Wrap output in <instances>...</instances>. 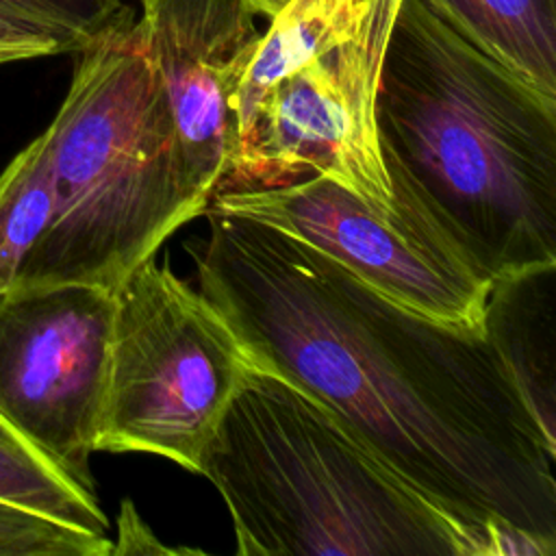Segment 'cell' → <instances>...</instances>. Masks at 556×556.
<instances>
[{"label":"cell","instance_id":"cell-15","mask_svg":"<svg viewBox=\"0 0 556 556\" xmlns=\"http://www.w3.org/2000/svg\"><path fill=\"white\" fill-rule=\"evenodd\" d=\"M113 541L0 500V556H111Z\"/></svg>","mask_w":556,"mask_h":556},{"label":"cell","instance_id":"cell-14","mask_svg":"<svg viewBox=\"0 0 556 556\" xmlns=\"http://www.w3.org/2000/svg\"><path fill=\"white\" fill-rule=\"evenodd\" d=\"M52 180L43 132L0 174V295L17 280L52 217Z\"/></svg>","mask_w":556,"mask_h":556},{"label":"cell","instance_id":"cell-13","mask_svg":"<svg viewBox=\"0 0 556 556\" xmlns=\"http://www.w3.org/2000/svg\"><path fill=\"white\" fill-rule=\"evenodd\" d=\"M0 500L65 526L109 536V519L98 495H89L59 473L0 417Z\"/></svg>","mask_w":556,"mask_h":556},{"label":"cell","instance_id":"cell-11","mask_svg":"<svg viewBox=\"0 0 556 556\" xmlns=\"http://www.w3.org/2000/svg\"><path fill=\"white\" fill-rule=\"evenodd\" d=\"M515 76L556 98V0H421Z\"/></svg>","mask_w":556,"mask_h":556},{"label":"cell","instance_id":"cell-6","mask_svg":"<svg viewBox=\"0 0 556 556\" xmlns=\"http://www.w3.org/2000/svg\"><path fill=\"white\" fill-rule=\"evenodd\" d=\"M250 358L217 308L154 256L113 291L96 452L163 456L193 473Z\"/></svg>","mask_w":556,"mask_h":556},{"label":"cell","instance_id":"cell-2","mask_svg":"<svg viewBox=\"0 0 556 556\" xmlns=\"http://www.w3.org/2000/svg\"><path fill=\"white\" fill-rule=\"evenodd\" d=\"M376 137L397 217L489 285L556 265V98L421 0L387 30Z\"/></svg>","mask_w":556,"mask_h":556},{"label":"cell","instance_id":"cell-5","mask_svg":"<svg viewBox=\"0 0 556 556\" xmlns=\"http://www.w3.org/2000/svg\"><path fill=\"white\" fill-rule=\"evenodd\" d=\"M384 39L376 24L324 30L271 17L237 93L235 150L213 195L330 176L393 215L374 119Z\"/></svg>","mask_w":556,"mask_h":556},{"label":"cell","instance_id":"cell-16","mask_svg":"<svg viewBox=\"0 0 556 556\" xmlns=\"http://www.w3.org/2000/svg\"><path fill=\"white\" fill-rule=\"evenodd\" d=\"M250 4L254 7V11L258 15H265V17H274L280 9H285L289 4V0H250Z\"/></svg>","mask_w":556,"mask_h":556},{"label":"cell","instance_id":"cell-10","mask_svg":"<svg viewBox=\"0 0 556 556\" xmlns=\"http://www.w3.org/2000/svg\"><path fill=\"white\" fill-rule=\"evenodd\" d=\"M556 265L491 282L482 330L504 358L515 384L547 439L554 417V293Z\"/></svg>","mask_w":556,"mask_h":556},{"label":"cell","instance_id":"cell-7","mask_svg":"<svg viewBox=\"0 0 556 556\" xmlns=\"http://www.w3.org/2000/svg\"><path fill=\"white\" fill-rule=\"evenodd\" d=\"M113 293L46 285L0 295V417L96 495L91 454L109 374Z\"/></svg>","mask_w":556,"mask_h":556},{"label":"cell","instance_id":"cell-8","mask_svg":"<svg viewBox=\"0 0 556 556\" xmlns=\"http://www.w3.org/2000/svg\"><path fill=\"white\" fill-rule=\"evenodd\" d=\"M204 213L241 215L334 258L389 300L437 321L482 330L489 282L452 248L374 208L330 176L219 193Z\"/></svg>","mask_w":556,"mask_h":556},{"label":"cell","instance_id":"cell-4","mask_svg":"<svg viewBox=\"0 0 556 556\" xmlns=\"http://www.w3.org/2000/svg\"><path fill=\"white\" fill-rule=\"evenodd\" d=\"M76 56L43 130L52 217L11 289L76 282L113 293L204 215L182 182L172 115L132 9Z\"/></svg>","mask_w":556,"mask_h":556},{"label":"cell","instance_id":"cell-3","mask_svg":"<svg viewBox=\"0 0 556 556\" xmlns=\"http://www.w3.org/2000/svg\"><path fill=\"white\" fill-rule=\"evenodd\" d=\"M198 473L222 495L239 556H500L510 532L456 521L321 402L252 363Z\"/></svg>","mask_w":556,"mask_h":556},{"label":"cell","instance_id":"cell-1","mask_svg":"<svg viewBox=\"0 0 556 556\" xmlns=\"http://www.w3.org/2000/svg\"><path fill=\"white\" fill-rule=\"evenodd\" d=\"M204 215L198 291L252 365L321 402L456 521L556 545V441L484 330L415 313L282 230Z\"/></svg>","mask_w":556,"mask_h":556},{"label":"cell","instance_id":"cell-17","mask_svg":"<svg viewBox=\"0 0 556 556\" xmlns=\"http://www.w3.org/2000/svg\"><path fill=\"white\" fill-rule=\"evenodd\" d=\"M382 4H384V9L389 11V17H393V13H395V7H397V2L400 0H380Z\"/></svg>","mask_w":556,"mask_h":556},{"label":"cell","instance_id":"cell-9","mask_svg":"<svg viewBox=\"0 0 556 556\" xmlns=\"http://www.w3.org/2000/svg\"><path fill=\"white\" fill-rule=\"evenodd\" d=\"M187 191L208 206L235 150V102L263 30L250 0H139Z\"/></svg>","mask_w":556,"mask_h":556},{"label":"cell","instance_id":"cell-12","mask_svg":"<svg viewBox=\"0 0 556 556\" xmlns=\"http://www.w3.org/2000/svg\"><path fill=\"white\" fill-rule=\"evenodd\" d=\"M128 11L126 0H0V65L76 54Z\"/></svg>","mask_w":556,"mask_h":556}]
</instances>
